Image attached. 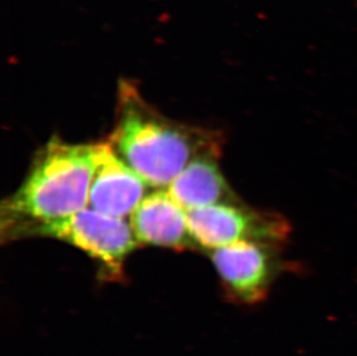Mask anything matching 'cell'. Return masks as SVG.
Returning <instances> with one entry per match:
<instances>
[{"label":"cell","mask_w":357,"mask_h":356,"mask_svg":"<svg viewBox=\"0 0 357 356\" xmlns=\"http://www.w3.org/2000/svg\"><path fill=\"white\" fill-rule=\"evenodd\" d=\"M130 225L139 244L179 251L199 250L191 235L188 212L167 188H153L130 215Z\"/></svg>","instance_id":"cell-7"},{"label":"cell","mask_w":357,"mask_h":356,"mask_svg":"<svg viewBox=\"0 0 357 356\" xmlns=\"http://www.w3.org/2000/svg\"><path fill=\"white\" fill-rule=\"evenodd\" d=\"M93 163V144H71L57 135L47 140L36 151L20 186L1 202V241L12 242L22 229L88 207Z\"/></svg>","instance_id":"cell-2"},{"label":"cell","mask_w":357,"mask_h":356,"mask_svg":"<svg viewBox=\"0 0 357 356\" xmlns=\"http://www.w3.org/2000/svg\"><path fill=\"white\" fill-rule=\"evenodd\" d=\"M88 207L125 218L149 195L151 185L119 158L109 142H95Z\"/></svg>","instance_id":"cell-6"},{"label":"cell","mask_w":357,"mask_h":356,"mask_svg":"<svg viewBox=\"0 0 357 356\" xmlns=\"http://www.w3.org/2000/svg\"><path fill=\"white\" fill-rule=\"evenodd\" d=\"M220 154L200 155L169 184V193L186 212L207 206L241 202L223 176Z\"/></svg>","instance_id":"cell-8"},{"label":"cell","mask_w":357,"mask_h":356,"mask_svg":"<svg viewBox=\"0 0 357 356\" xmlns=\"http://www.w3.org/2000/svg\"><path fill=\"white\" fill-rule=\"evenodd\" d=\"M31 237L58 239L82 250L98 262L100 280L108 283L124 279L125 260L139 246L130 222L89 207L22 229L12 242Z\"/></svg>","instance_id":"cell-3"},{"label":"cell","mask_w":357,"mask_h":356,"mask_svg":"<svg viewBox=\"0 0 357 356\" xmlns=\"http://www.w3.org/2000/svg\"><path fill=\"white\" fill-rule=\"evenodd\" d=\"M188 220L191 235L204 252L239 242L283 246L291 232L282 215L252 209L242 202L192 209Z\"/></svg>","instance_id":"cell-4"},{"label":"cell","mask_w":357,"mask_h":356,"mask_svg":"<svg viewBox=\"0 0 357 356\" xmlns=\"http://www.w3.org/2000/svg\"><path fill=\"white\" fill-rule=\"evenodd\" d=\"M109 142L153 188H167L190 162L222 154L218 131L172 121L142 98L132 81H119L115 125Z\"/></svg>","instance_id":"cell-1"},{"label":"cell","mask_w":357,"mask_h":356,"mask_svg":"<svg viewBox=\"0 0 357 356\" xmlns=\"http://www.w3.org/2000/svg\"><path fill=\"white\" fill-rule=\"evenodd\" d=\"M282 246L266 243L239 242L209 250L223 292L230 302L258 306L270 295L274 283L287 271Z\"/></svg>","instance_id":"cell-5"}]
</instances>
